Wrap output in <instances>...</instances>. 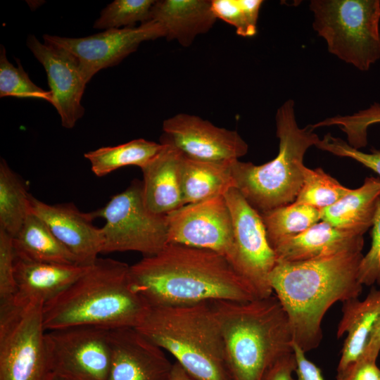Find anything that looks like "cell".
I'll use <instances>...</instances> for the list:
<instances>
[{
	"label": "cell",
	"instance_id": "obj_3",
	"mask_svg": "<svg viewBox=\"0 0 380 380\" xmlns=\"http://www.w3.org/2000/svg\"><path fill=\"white\" fill-rule=\"evenodd\" d=\"M129 266L100 258L68 289L43 306L46 331L88 325L137 327L151 307L132 288Z\"/></svg>",
	"mask_w": 380,
	"mask_h": 380
},
{
	"label": "cell",
	"instance_id": "obj_11",
	"mask_svg": "<svg viewBox=\"0 0 380 380\" xmlns=\"http://www.w3.org/2000/svg\"><path fill=\"white\" fill-rule=\"evenodd\" d=\"M224 197L233 224L235 270L251 288L257 298L273 294L270 275L277 258L270 246L260 213L232 187Z\"/></svg>",
	"mask_w": 380,
	"mask_h": 380
},
{
	"label": "cell",
	"instance_id": "obj_33",
	"mask_svg": "<svg viewBox=\"0 0 380 380\" xmlns=\"http://www.w3.org/2000/svg\"><path fill=\"white\" fill-rule=\"evenodd\" d=\"M376 123H380V103H378L353 115L328 118L312 125V127L315 129L337 125L346 134L348 144L360 149L367 144L368 127Z\"/></svg>",
	"mask_w": 380,
	"mask_h": 380
},
{
	"label": "cell",
	"instance_id": "obj_12",
	"mask_svg": "<svg viewBox=\"0 0 380 380\" xmlns=\"http://www.w3.org/2000/svg\"><path fill=\"white\" fill-rule=\"evenodd\" d=\"M166 217L168 243L214 251L234 268L232 218L224 195L184 205Z\"/></svg>",
	"mask_w": 380,
	"mask_h": 380
},
{
	"label": "cell",
	"instance_id": "obj_43",
	"mask_svg": "<svg viewBox=\"0 0 380 380\" xmlns=\"http://www.w3.org/2000/svg\"><path fill=\"white\" fill-rule=\"evenodd\" d=\"M59 380V379H58Z\"/></svg>",
	"mask_w": 380,
	"mask_h": 380
},
{
	"label": "cell",
	"instance_id": "obj_37",
	"mask_svg": "<svg viewBox=\"0 0 380 380\" xmlns=\"http://www.w3.org/2000/svg\"><path fill=\"white\" fill-rule=\"evenodd\" d=\"M376 358L361 356L357 362L336 380H380V369Z\"/></svg>",
	"mask_w": 380,
	"mask_h": 380
},
{
	"label": "cell",
	"instance_id": "obj_24",
	"mask_svg": "<svg viewBox=\"0 0 380 380\" xmlns=\"http://www.w3.org/2000/svg\"><path fill=\"white\" fill-rule=\"evenodd\" d=\"M233 161H205L183 154L181 182L184 205L224 195L229 189L235 187Z\"/></svg>",
	"mask_w": 380,
	"mask_h": 380
},
{
	"label": "cell",
	"instance_id": "obj_4",
	"mask_svg": "<svg viewBox=\"0 0 380 380\" xmlns=\"http://www.w3.org/2000/svg\"><path fill=\"white\" fill-rule=\"evenodd\" d=\"M218 322L231 380H262L293 351L287 315L275 295L246 302H210Z\"/></svg>",
	"mask_w": 380,
	"mask_h": 380
},
{
	"label": "cell",
	"instance_id": "obj_10",
	"mask_svg": "<svg viewBox=\"0 0 380 380\" xmlns=\"http://www.w3.org/2000/svg\"><path fill=\"white\" fill-rule=\"evenodd\" d=\"M80 325L46 331L47 352L59 380H108L109 330Z\"/></svg>",
	"mask_w": 380,
	"mask_h": 380
},
{
	"label": "cell",
	"instance_id": "obj_26",
	"mask_svg": "<svg viewBox=\"0 0 380 380\" xmlns=\"http://www.w3.org/2000/svg\"><path fill=\"white\" fill-rule=\"evenodd\" d=\"M162 147L161 143L141 138L89 151L84 157L89 161L93 173L97 177H103L127 165H136L141 169Z\"/></svg>",
	"mask_w": 380,
	"mask_h": 380
},
{
	"label": "cell",
	"instance_id": "obj_6",
	"mask_svg": "<svg viewBox=\"0 0 380 380\" xmlns=\"http://www.w3.org/2000/svg\"><path fill=\"white\" fill-rule=\"evenodd\" d=\"M275 120L277 156L260 165L239 160L232 165L235 187L260 213L295 201L303 183L304 156L320 139L311 125L298 126L292 99L278 108Z\"/></svg>",
	"mask_w": 380,
	"mask_h": 380
},
{
	"label": "cell",
	"instance_id": "obj_8",
	"mask_svg": "<svg viewBox=\"0 0 380 380\" xmlns=\"http://www.w3.org/2000/svg\"><path fill=\"white\" fill-rule=\"evenodd\" d=\"M44 303H0V380H56L46 346Z\"/></svg>",
	"mask_w": 380,
	"mask_h": 380
},
{
	"label": "cell",
	"instance_id": "obj_30",
	"mask_svg": "<svg viewBox=\"0 0 380 380\" xmlns=\"http://www.w3.org/2000/svg\"><path fill=\"white\" fill-rule=\"evenodd\" d=\"M154 0H115L101 13L93 27L96 29H120L136 27L151 20Z\"/></svg>",
	"mask_w": 380,
	"mask_h": 380
},
{
	"label": "cell",
	"instance_id": "obj_21",
	"mask_svg": "<svg viewBox=\"0 0 380 380\" xmlns=\"http://www.w3.org/2000/svg\"><path fill=\"white\" fill-rule=\"evenodd\" d=\"M342 307V317L336 335L346 334L337 367L336 379L343 376L362 356L371 332L380 317V290L372 287L367 297L347 300Z\"/></svg>",
	"mask_w": 380,
	"mask_h": 380
},
{
	"label": "cell",
	"instance_id": "obj_17",
	"mask_svg": "<svg viewBox=\"0 0 380 380\" xmlns=\"http://www.w3.org/2000/svg\"><path fill=\"white\" fill-rule=\"evenodd\" d=\"M108 380H170L172 366L164 350L131 327L109 330Z\"/></svg>",
	"mask_w": 380,
	"mask_h": 380
},
{
	"label": "cell",
	"instance_id": "obj_36",
	"mask_svg": "<svg viewBox=\"0 0 380 380\" xmlns=\"http://www.w3.org/2000/svg\"><path fill=\"white\" fill-rule=\"evenodd\" d=\"M13 238L0 229V303L12 299L17 293Z\"/></svg>",
	"mask_w": 380,
	"mask_h": 380
},
{
	"label": "cell",
	"instance_id": "obj_2",
	"mask_svg": "<svg viewBox=\"0 0 380 380\" xmlns=\"http://www.w3.org/2000/svg\"><path fill=\"white\" fill-rule=\"evenodd\" d=\"M362 251H347L300 262L277 261L270 284L285 311L293 342L303 352L322 338L323 317L335 303L358 298Z\"/></svg>",
	"mask_w": 380,
	"mask_h": 380
},
{
	"label": "cell",
	"instance_id": "obj_39",
	"mask_svg": "<svg viewBox=\"0 0 380 380\" xmlns=\"http://www.w3.org/2000/svg\"><path fill=\"white\" fill-rule=\"evenodd\" d=\"M293 349L296 360V380H324L321 369L306 357L305 352L294 343Z\"/></svg>",
	"mask_w": 380,
	"mask_h": 380
},
{
	"label": "cell",
	"instance_id": "obj_38",
	"mask_svg": "<svg viewBox=\"0 0 380 380\" xmlns=\"http://www.w3.org/2000/svg\"><path fill=\"white\" fill-rule=\"evenodd\" d=\"M296 368V360L293 351L274 362L265 373L262 380H296L292 375Z\"/></svg>",
	"mask_w": 380,
	"mask_h": 380
},
{
	"label": "cell",
	"instance_id": "obj_35",
	"mask_svg": "<svg viewBox=\"0 0 380 380\" xmlns=\"http://www.w3.org/2000/svg\"><path fill=\"white\" fill-rule=\"evenodd\" d=\"M372 227L371 246L359 268V281L367 286L380 285V196Z\"/></svg>",
	"mask_w": 380,
	"mask_h": 380
},
{
	"label": "cell",
	"instance_id": "obj_41",
	"mask_svg": "<svg viewBox=\"0 0 380 380\" xmlns=\"http://www.w3.org/2000/svg\"><path fill=\"white\" fill-rule=\"evenodd\" d=\"M170 380H196L177 362L173 363Z\"/></svg>",
	"mask_w": 380,
	"mask_h": 380
},
{
	"label": "cell",
	"instance_id": "obj_25",
	"mask_svg": "<svg viewBox=\"0 0 380 380\" xmlns=\"http://www.w3.org/2000/svg\"><path fill=\"white\" fill-rule=\"evenodd\" d=\"M16 258L39 262L78 265L75 256L53 235L46 223L31 212L13 238Z\"/></svg>",
	"mask_w": 380,
	"mask_h": 380
},
{
	"label": "cell",
	"instance_id": "obj_40",
	"mask_svg": "<svg viewBox=\"0 0 380 380\" xmlns=\"http://www.w3.org/2000/svg\"><path fill=\"white\" fill-rule=\"evenodd\" d=\"M380 352V317L376 322L362 355L377 358Z\"/></svg>",
	"mask_w": 380,
	"mask_h": 380
},
{
	"label": "cell",
	"instance_id": "obj_20",
	"mask_svg": "<svg viewBox=\"0 0 380 380\" xmlns=\"http://www.w3.org/2000/svg\"><path fill=\"white\" fill-rule=\"evenodd\" d=\"M89 267L34 262L15 257L17 293L13 298L45 303L75 282Z\"/></svg>",
	"mask_w": 380,
	"mask_h": 380
},
{
	"label": "cell",
	"instance_id": "obj_19",
	"mask_svg": "<svg viewBox=\"0 0 380 380\" xmlns=\"http://www.w3.org/2000/svg\"><path fill=\"white\" fill-rule=\"evenodd\" d=\"M160 143L161 150L141 168L143 196L151 212L166 215L184 205L181 182L183 154L173 145Z\"/></svg>",
	"mask_w": 380,
	"mask_h": 380
},
{
	"label": "cell",
	"instance_id": "obj_28",
	"mask_svg": "<svg viewBox=\"0 0 380 380\" xmlns=\"http://www.w3.org/2000/svg\"><path fill=\"white\" fill-rule=\"evenodd\" d=\"M270 246L297 235L321 220V210L293 202L260 213Z\"/></svg>",
	"mask_w": 380,
	"mask_h": 380
},
{
	"label": "cell",
	"instance_id": "obj_15",
	"mask_svg": "<svg viewBox=\"0 0 380 380\" xmlns=\"http://www.w3.org/2000/svg\"><path fill=\"white\" fill-rule=\"evenodd\" d=\"M27 46L45 69L56 109L63 127L71 129L84 113L81 101L89 82L76 58L65 49L49 42L42 43L34 35Z\"/></svg>",
	"mask_w": 380,
	"mask_h": 380
},
{
	"label": "cell",
	"instance_id": "obj_32",
	"mask_svg": "<svg viewBox=\"0 0 380 380\" xmlns=\"http://www.w3.org/2000/svg\"><path fill=\"white\" fill-rule=\"evenodd\" d=\"M14 66L8 59L4 46L0 49V96L16 98H32L44 100L50 103L52 94L37 86L24 70L19 59Z\"/></svg>",
	"mask_w": 380,
	"mask_h": 380
},
{
	"label": "cell",
	"instance_id": "obj_18",
	"mask_svg": "<svg viewBox=\"0 0 380 380\" xmlns=\"http://www.w3.org/2000/svg\"><path fill=\"white\" fill-rule=\"evenodd\" d=\"M363 235L321 220L272 246L277 261L300 262L347 251H362Z\"/></svg>",
	"mask_w": 380,
	"mask_h": 380
},
{
	"label": "cell",
	"instance_id": "obj_13",
	"mask_svg": "<svg viewBox=\"0 0 380 380\" xmlns=\"http://www.w3.org/2000/svg\"><path fill=\"white\" fill-rule=\"evenodd\" d=\"M160 37H165V31L153 20L136 27L106 30L84 37H43L44 42L74 56L88 82L101 70L119 64L142 42Z\"/></svg>",
	"mask_w": 380,
	"mask_h": 380
},
{
	"label": "cell",
	"instance_id": "obj_1",
	"mask_svg": "<svg viewBox=\"0 0 380 380\" xmlns=\"http://www.w3.org/2000/svg\"><path fill=\"white\" fill-rule=\"evenodd\" d=\"M129 276L133 290L151 308L257 298L222 255L184 245L168 243L145 256L129 266Z\"/></svg>",
	"mask_w": 380,
	"mask_h": 380
},
{
	"label": "cell",
	"instance_id": "obj_34",
	"mask_svg": "<svg viewBox=\"0 0 380 380\" xmlns=\"http://www.w3.org/2000/svg\"><path fill=\"white\" fill-rule=\"evenodd\" d=\"M335 156L352 158L372 170L380 177V150L372 148L370 153L356 149L339 137L325 134L315 146Z\"/></svg>",
	"mask_w": 380,
	"mask_h": 380
},
{
	"label": "cell",
	"instance_id": "obj_27",
	"mask_svg": "<svg viewBox=\"0 0 380 380\" xmlns=\"http://www.w3.org/2000/svg\"><path fill=\"white\" fill-rule=\"evenodd\" d=\"M30 194L25 184L4 158L0 160V229L12 238L31 213Z\"/></svg>",
	"mask_w": 380,
	"mask_h": 380
},
{
	"label": "cell",
	"instance_id": "obj_29",
	"mask_svg": "<svg viewBox=\"0 0 380 380\" xmlns=\"http://www.w3.org/2000/svg\"><path fill=\"white\" fill-rule=\"evenodd\" d=\"M321 167L303 169V183L295 202L318 209L327 208L350 191Z\"/></svg>",
	"mask_w": 380,
	"mask_h": 380
},
{
	"label": "cell",
	"instance_id": "obj_31",
	"mask_svg": "<svg viewBox=\"0 0 380 380\" xmlns=\"http://www.w3.org/2000/svg\"><path fill=\"white\" fill-rule=\"evenodd\" d=\"M262 0H211L217 18L233 26L236 33L251 37L257 33V24Z\"/></svg>",
	"mask_w": 380,
	"mask_h": 380
},
{
	"label": "cell",
	"instance_id": "obj_22",
	"mask_svg": "<svg viewBox=\"0 0 380 380\" xmlns=\"http://www.w3.org/2000/svg\"><path fill=\"white\" fill-rule=\"evenodd\" d=\"M151 20L162 26L167 40L189 47L213 27L217 18L211 0H158L153 6Z\"/></svg>",
	"mask_w": 380,
	"mask_h": 380
},
{
	"label": "cell",
	"instance_id": "obj_23",
	"mask_svg": "<svg viewBox=\"0 0 380 380\" xmlns=\"http://www.w3.org/2000/svg\"><path fill=\"white\" fill-rule=\"evenodd\" d=\"M379 196L380 179L366 177L361 186L322 209L321 220L364 235L372 226Z\"/></svg>",
	"mask_w": 380,
	"mask_h": 380
},
{
	"label": "cell",
	"instance_id": "obj_5",
	"mask_svg": "<svg viewBox=\"0 0 380 380\" xmlns=\"http://www.w3.org/2000/svg\"><path fill=\"white\" fill-rule=\"evenodd\" d=\"M137 329L196 380H231L220 328L209 303L151 307Z\"/></svg>",
	"mask_w": 380,
	"mask_h": 380
},
{
	"label": "cell",
	"instance_id": "obj_42",
	"mask_svg": "<svg viewBox=\"0 0 380 380\" xmlns=\"http://www.w3.org/2000/svg\"><path fill=\"white\" fill-rule=\"evenodd\" d=\"M56 380H58V379H56Z\"/></svg>",
	"mask_w": 380,
	"mask_h": 380
},
{
	"label": "cell",
	"instance_id": "obj_14",
	"mask_svg": "<svg viewBox=\"0 0 380 380\" xmlns=\"http://www.w3.org/2000/svg\"><path fill=\"white\" fill-rule=\"evenodd\" d=\"M160 142L173 145L185 156L200 160H239L248 146L234 130L217 127L197 115L178 113L164 120Z\"/></svg>",
	"mask_w": 380,
	"mask_h": 380
},
{
	"label": "cell",
	"instance_id": "obj_16",
	"mask_svg": "<svg viewBox=\"0 0 380 380\" xmlns=\"http://www.w3.org/2000/svg\"><path fill=\"white\" fill-rule=\"evenodd\" d=\"M31 212L42 219L81 266L92 265L102 253L101 227L94 224V212L84 213L73 203H46L31 195Z\"/></svg>",
	"mask_w": 380,
	"mask_h": 380
},
{
	"label": "cell",
	"instance_id": "obj_9",
	"mask_svg": "<svg viewBox=\"0 0 380 380\" xmlns=\"http://www.w3.org/2000/svg\"><path fill=\"white\" fill-rule=\"evenodd\" d=\"M105 220L102 253L136 251L145 256L168 244L167 217L151 212L144 203L142 182L134 179L102 208L93 211Z\"/></svg>",
	"mask_w": 380,
	"mask_h": 380
},
{
	"label": "cell",
	"instance_id": "obj_7",
	"mask_svg": "<svg viewBox=\"0 0 380 380\" xmlns=\"http://www.w3.org/2000/svg\"><path fill=\"white\" fill-rule=\"evenodd\" d=\"M309 6L331 54L361 71L380 59L379 0H312Z\"/></svg>",
	"mask_w": 380,
	"mask_h": 380
}]
</instances>
